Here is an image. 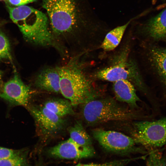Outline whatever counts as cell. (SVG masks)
<instances>
[{
    "label": "cell",
    "instance_id": "1",
    "mask_svg": "<svg viewBox=\"0 0 166 166\" xmlns=\"http://www.w3.org/2000/svg\"><path fill=\"white\" fill-rule=\"evenodd\" d=\"M49 18L57 45L71 52L83 49L90 38L79 22L75 0H42Z\"/></svg>",
    "mask_w": 166,
    "mask_h": 166
},
{
    "label": "cell",
    "instance_id": "2",
    "mask_svg": "<svg viewBox=\"0 0 166 166\" xmlns=\"http://www.w3.org/2000/svg\"><path fill=\"white\" fill-rule=\"evenodd\" d=\"M10 17L19 27L27 41L42 47L57 49L46 15L32 7L22 5L12 7L7 4Z\"/></svg>",
    "mask_w": 166,
    "mask_h": 166
},
{
    "label": "cell",
    "instance_id": "3",
    "mask_svg": "<svg viewBox=\"0 0 166 166\" xmlns=\"http://www.w3.org/2000/svg\"><path fill=\"white\" fill-rule=\"evenodd\" d=\"M57 68L60 75V93L73 106L100 97L101 91L76 61L71 60Z\"/></svg>",
    "mask_w": 166,
    "mask_h": 166
},
{
    "label": "cell",
    "instance_id": "4",
    "mask_svg": "<svg viewBox=\"0 0 166 166\" xmlns=\"http://www.w3.org/2000/svg\"><path fill=\"white\" fill-rule=\"evenodd\" d=\"M130 46L125 44L110 57L108 65L92 74L93 79L114 82L126 80L145 95L148 91L138 64L130 54Z\"/></svg>",
    "mask_w": 166,
    "mask_h": 166
},
{
    "label": "cell",
    "instance_id": "5",
    "mask_svg": "<svg viewBox=\"0 0 166 166\" xmlns=\"http://www.w3.org/2000/svg\"><path fill=\"white\" fill-rule=\"evenodd\" d=\"M82 114L86 123L94 125L111 121H129L148 118L123 106L110 97L98 98L83 105Z\"/></svg>",
    "mask_w": 166,
    "mask_h": 166
},
{
    "label": "cell",
    "instance_id": "6",
    "mask_svg": "<svg viewBox=\"0 0 166 166\" xmlns=\"http://www.w3.org/2000/svg\"><path fill=\"white\" fill-rule=\"evenodd\" d=\"M131 136L136 143L156 148L166 144V117L152 121L134 122Z\"/></svg>",
    "mask_w": 166,
    "mask_h": 166
},
{
    "label": "cell",
    "instance_id": "7",
    "mask_svg": "<svg viewBox=\"0 0 166 166\" xmlns=\"http://www.w3.org/2000/svg\"><path fill=\"white\" fill-rule=\"evenodd\" d=\"M92 134L104 149L111 152L124 154L144 152L136 146L132 137L121 132L97 128L92 130Z\"/></svg>",
    "mask_w": 166,
    "mask_h": 166
},
{
    "label": "cell",
    "instance_id": "8",
    "mask_svg": "<svg viewBox=\"0 0 166 166\" xmlns=\"http://www.w3.org/2000/svg\"><path fill=\"white\" fill-rule=\"evenodd\" d=\"M30 111L39 134L43 138L53 137L64 129L65 121L44 106L32 107Z\"/></svg>",
    "mask_w": 166,
    "mask_h": 166
},
{
    "label": "cell",
    "instance_id": "9",
    "mask_svg": "<svg viewBox=\"0 0 166 166\" xmlns=\"http://www.w3.org/2000/svg\"><path fill=\"white\" fill-rule=\"evenodd\" d=\"M47 152L52 157L69 160L91 157L95 153L93 146L80 145L70 138L50 148Z\"/></svg>",
    "mask_w": 166,
    "mask_h": 166
},
{
    "label": "cell",
    "instance_id": "10",
    "mask_svg": "<svg viewBox=\"0 0 166 166\" xmlns=\"http://www.w3.org/2000/svg\"><path fill=\"white\" fill-rule=\"evenodd\" d=\"M30 92L29 87L15 73L11 79L5 84L0 97L14 104L27 106Z\"/></svg>",
    "mask_w": 166,
    "mask_h": 166
},
{
    "label": "cell",
    "instance_id": "11",
    "mask_svg": "<svg viewBox=\"0 0 166 166\" xmlns=\"http://www.w3.org/2000/svg\"><path fill=\"white\" fill-rule=\"evenodd\" d=\"M147 54L149 63L162 85L163 99L166 102V47L150 45Z\"/></svg>",
    "mask_w": 166,
    "mask_h": 166
},
{
    "label": "cell",
    "instance_id": "12",
    "mask_svg": "<svg viewBox=\"0 0 166 166\" xmlns=\"http://www.w3.org/2000/svg\"><path fill=\"white\" fill-rule=\"evenodd\" d=\"M140 33L155 41H166V9L142 25Z\"/></svg>",
    "mask_w": 166,
    "mask_h": 166
},
{
    "label": "cell",
    "instance_id": "13",
    "mask_svg": "<svg viewBox=\"0 0 166 166\" xmlns=\"http://www.w3.org/2000/svg\"><path fill=\"white\" fill-rule=\"evenodd\" d=\"M60 78L57 67H46L37 75L34 84L40 90L55 93H60Z\"/></svg>",
    "mask_w": 166,
    "mask_h": 166
},
{
    "label": "cell",
    "instance_id": "14",
    "mask_svg": "<svg viewBox=\"0 0 166 166\" xmlns=\"http://www.w3.org/2000/svg\"><path fill=\"white\" fill-rule=\"evenodd\" d=\"M113 83V89L116 100L125 103L132 109L138 108L137 103L140 100L136 94L134 86L126 80H119Z\"/></svg>",
    "mask_w": 166,
    "mask_h": 166
},
{
    "label": "cell",
    "instance_id": "15",
    "mask_svg": "<svg viewBox=\"0 0 166 166\" xmlns=\"http://www.w3.org/2000/svg\"><path fill=\"white\" fill-rule=\"evenodd\" d=\"M139 16L131 19L125 24L118 26L108 32L101 42L100 47L106 52L115 49L120 44L128 26L133 19Z\"/></svg>",
    "mask_w": 166,
    "mask_h": 166
},
{
    "label": "cell",
    "instance_id": "16",
    "mask_svg": "<svg viewBox=\"0 0 166 166\" xmlns=\"http://www.w3.org/2000/svg\"><path fill=\"white\" fill-rule=\"evenodd\" d=\"M43 106L61 117L74 114L73 106L70 101L66 99H50L45 102Z\"/></svg>",
    "mask_w": 166,
    "mask_h": 166
},
{
    "label": "cell",
    "instance_id": "17",
    "mask_svg": "<svg viewBox=\"0 0 166 166\" xmlns=\"http://www.w3.org/2000/svg\"><path fill=\"white\" fill-rule=\"evenodd\" d=\"M68 131L69 138L76 143L83 146H93L92 139L81 122L76 121L73 125L69 128Z\"/></svg>",
    "mask_w": 166,
    "mask_h": 166
},
{
    "label": "cell",
    "instance_id": "18",
    "mask_svg": "<svg viewBox=\"0 0 166 166\" xmlns=\"http://www.w3.org/2000/svg\"><path fill=\"white\" fill-rule=\"evenodd\" d=\"M4 59L12 62L9 41L5 35L0 31V60Z\"/></svg>",
    "mask_w": 166,
    "mask_h": 166
},
{
    "label": "cell",
    "instance_id": "19",
    "mask_svg": "<svg viewBox=\"0 0 166 166\" xmlns=\"http://www.w3.org/2000/svg\"><path fill=\"white\" fill-rule=\"evenodd\" d=\"M146 166H166V160L160 152L153 151L149 154Z\"/></svg>",
    "mask_w": 166,
    "mask_h": 166
},
{
    "label": "cell",
    "instance_id": "20",
    "mask_svg": "<svg viewBox=\"0 0 166 166\" xmlns=\"http://www.w3.org/2000/svg\"><path fill=\"white\" fill-rule=\"evenodd\" d=\"M143 156L115 160L109 162L100 164L90 163L83 164H81V166H124L131 162L140 159Z\"/></svg>",
    "mask_w": 166,
    "mask_h": 166
},
{
    "label": "cell",
    "instance_id": "21",
    "mask_svg": "<svg viewBox=\"0 0 166 166\" xmlns=\"http://www.w3.org/2000/svg\"><path fill=\"white\" fill-rule=\"evenodd\" d=\"M24 162L23 159L18 156L7 159L0 160V166H21Z\"/></svg>",
    "mask_w": 166,
    "mask_h": 166
},
{
    "label": "cell",
    "instance_id": "22",
    "mask_svg": "<svg viewBox=\"0 0 166 166\" xmlns=\"http://www.w3.org/2000/svg\"><path fill=\"white\" fill-rule=\"evenodd\" d=\"M17 156V153L14 150L0 147V160L12 158Z\"/></svg>",
    "mask_w": 166,
    "mask_h": 166
},
{
    "label": "cell",
    "instance_id": "23",
    "mask_svg": "<svg viewBox=\"0 0 166 166\" xmlns=\"http://www.w3.org/2000/svg\"><path fill=\"white\" fill-rule=\"evenodd\" d=\"M36 0H6L10 4L17 6L24 5Z\"/></svg>",
    "mask_w": 166,
    "mask_h": 166
},
{
    "label": "cell",
    "instance_id": "24",
    "mask_svg": "<svg viewBox=\"0 0 166 166\" xmlns=\"http://www.w3.org/2000/svg\"><path fill=\"white\" fill-rule=\"evenodd\" d=\"M2 72L0 70V83L1 82L2 79Z\"/></svg>",
    "mask_w": 166,
    "mask_h": 166
},
{
    "label": "cell",
    "instance_id": "25",
    "mask_svg": "<svg viewBox=\"0 0 166 166\" xmlns=\"http://www.w3.org/2000/svg\"><path fill=\"white\" fill-rule=\"evenodd\" d=\"M81 164H77L76 165L74 166H81Z\"/></svg>",
    "mask_w": 166,
    "mask_h": 166
},
{
    "label": "cell",
    "instance_id": "26",
    "mask_svg": "<svg viewBox=\"0 0 166 166\" xmlns=\"http://www.w3.org/2000/svg\"><path fill=\"white\" fill-rule=\"evenodd\" d=\"M1 0H0V1H1Z\"/></svg>",
    "mask_w": 166,
    "mask_h": 166
}]
</instances>
